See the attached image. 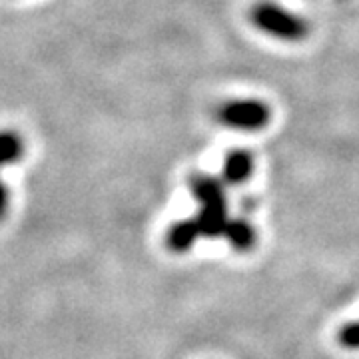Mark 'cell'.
<instances>
[{"instance_id": "cell-7", "label": "cell", "mask_w": 359, "mask_h": 359, "mask_svg": "<svg viewBox=\"0 0 359 359\" xmlns=\"http://www.w3.org/2000/svg\"><path fill=\"white\" fill-rule=\"evenodd\" d=\"M22 154H25V144L20 140V136L13 130H6L2 134V162L14 164L22 158Z\"/></svg>"}, {"instance_id": "cell-5", "label": "cell", "mask_w": 359, "mask_h": 359, "mask_svg": "<svg viewBox=\"0 0 359 359\" xmlns=\"http://www.w3.org/2000/svg\"><path fill=\"white\" fill-rule=\"evenodd\" d=\"M254 172V158L245 150H233L226 156L224 168H222V178L230 186H240L250 180Z\"/></svg>"}, {"instance_id": "cell-3", "label": "cell", "mask_w": 359, "mask_h": 359, "mask_svg": "<svg viewBox=\"0 0 359 359\" xmlns=\"http://www.w3.org/2000/svg\"><path fill=\"white\" fill-rule=\"evenodd\" d=\"M218 120L231 130L257 132L268 126L271 112L262 100H231L219 106Z\"/></svg>"}, {"instance_id": "cell-2", "label": "cell", "mask_w": 359, "mask_h": 359, "mask_svg": "<svg viewBox=\"0 0 359 359\" xmlns=\"http://www.w3.org/2000/svg\"><path fill=\"white\" fill-rule=\"evenodd\" d=\"M250 20L264 34L283 42H299L308 39L309 34V25L302 16L285 11L271 0H262L254 4L250 11Z\"/></svg>"}, {"instance_id": "cell-1", "label": "cell", "mask_w": 359, "mask_h": 359, "mask_svg": "<svg viewBox=\"0 0 359 359\" xmlns=\"http://www.w3.org/2000/svg\"><path fill=\"white\" fill-rule=\"evenodd\" d=\"M190 190L194 198L200 202V214L196 216L202 236L208 238H219L226 233L228 228V205H226V194L218 180L204 174H194L190 178Z\"/></svg>"}, {"instance_id": "cell-8", "label": "cell", "mask_w": 359, "mask_h": 359, "mask_svg": "<svg viewBox=\"0 0 359 359\" xmlns=\"http://www.w3.org/2000/svg\"><path fill=\"white\" fill-rule=\"evenodd\" d=\"M337 339H339V346L346 349H359V321L344 325L339 330Z\"/></svg>"}, {"instance_id": "cell-6", "label": "cell", "mask_w": 359, "mask_h": 359, "mask_svg": "<svg viewBox=\"0 0 359 359\" xmlns=\"http://www.w3.org/2000/svg\"><path fill=\"white\" fill-rule=\"evenodd\" d=\"M224 236L228 238L231 248L238 250V252H250L256 245V231L245 219H230Z\"/></svg>"}, {"instance_id": "cell-4", "label": "cell", "mask_w": 359, "mask_h": 359, "mask_svg": "<svg viewBox=\"0 0 359 359\" xmlns=\"http://www.w3.org/2000/svg\"><path fill=\"white\" fill-rule=\"evenodd\" d=\"M200 236H202V228H200L198 219H180V222H176V224L168 230L166 244L172 252L184 254V252H188V250L196 244V240H198Z\"/></svg>"}]
</instances>
